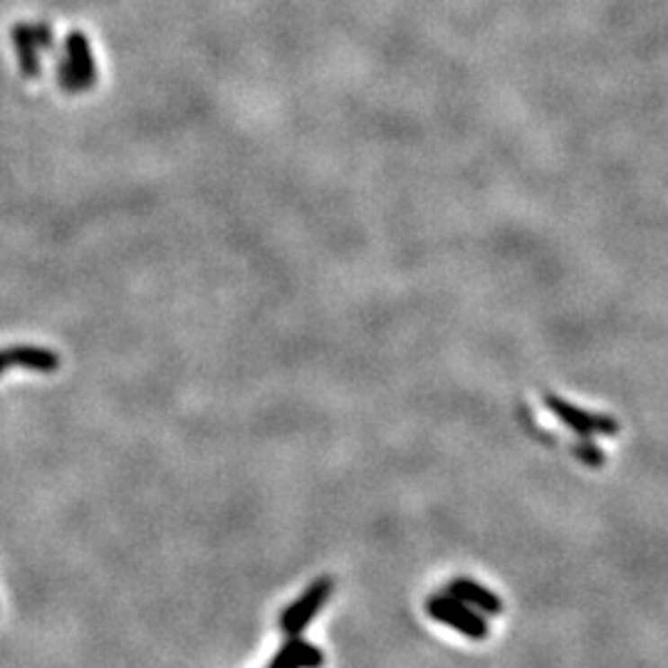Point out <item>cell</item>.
I'll use <instances>...</instances> for the list:
<instances>
[{
	"instance_id": "cell-1",
	"label": "cell",
	"mask_w": 668,
	"mask_h": 668,
	"mask_svg": "<svg viewBox=\"0 0 668 668\" xmlns=\"http://www.w3.org/2000/svg\"><path fill=\"white\" fill-rule=\"evenodd\" d=\"M65 48H67V58L62 60L60 67L62 87L67 92H82L92 87L97 70H94V60H92L90 40L82 32H72Z\"/></svg>"
},
{
	"instance_id": "cell-2",
	"label": "cell",
	"mask_w": 668,
	"mask_h": 668,
	"mask_svg": "<svg viewBox=\"0 0 668 668\" xmlns=\"http://www.w3.org/2000/svg\"><path fill=\"white\" fill-rule=\"evenodd\" d=\"M429 614L441 624H449L460 634H466L470 638H483L488 634V624L485 619H480V614H476L473 609H468V604H463L460 599L456 597H433L429 601Z\"/></svg>"
},
{
	"instance_id": "cell-3",
	"label": "cell",
	"mask_w": 668,
	"mask_h": 668,
	"mask_svg": "<svg viewBox=\"0 0 668 668\" xmlns=\"http://www.w3.org/2000/svg\"><path fill=\"white\" fill-rule=\"evenodd\" d=\"M329 592H332V582H329L327 577L317 579V582H315V584H312L292 607H288L282 611L280 624H282V628L288 631L289 637H298L299 631L307 627L309 621H312V617L319 611V607L327 601Z\"/></svg>"
},
{
	"instance_id": "cell-4",
	"label": "cell",
	"mask_w": 668,
	"mask_h": 668,
	"mask_svg": "<svg viewBox=\"0 0 668 668\" xmlns=\"http://www.w3.org/2000/svg\"><path fill=\"white\" fill-rule=\"evenodd\" d=\"M15 50L21 55L22 72L28 77H35L40 72L38 65V50H48L52 42V32L48 25H18L13 31Z\"/></svg>"
},
{
	"instance_id": "cell-5",
	"label": "cell",
	"mask_w": 668,
	"mask_h": 668,
	"mask_svg": "<svg viewBox=\"0 0 668 668\" xmlns=\"http://www.w3.org/2000/svg\"><path fill=\"white\" fill-rule=\"evenodd\" d=\"M32 371H55L60 367V357L50 350H40V347H11V350H0V374L8 370Z\"/></svg>"
},
{
	"instance_id": "cell-6",
	"label": "cell",
	"mask_w": 668,
	"mask_h": 668,
	"mask_svg": "<svg viewBox=\"0 0 668 668\" xmlns=\"http://www.w3.org/2000/svg\"><path fill=\"white\" fill-rule=\"evenodd\" d=\"M322 664H325V656L317 648L302 638L289 637L288 644L275 654L270 668H319Z\"/></svg>"
},
{
	"instance_id": "cell-7",
	"label": "cell",
	"mask_w": 668,
	"mask_h": 668,
	"mask_svg": "<svg viewBox=\"0 0 668 668\" xmlns=\"http://www.w3.org/2000/svg\"><path fill=\"white\" fill-rule=\"evenodd\" d=\"M450 597L460 599L463 604H473V607L483 609L485 614H500L503 611V601L490 589L480 587L470 579H456L450 584Z\"/></svg>"
},
{
	"instance_id": "cell-8",
	"label": "cell",
	"mask_w": 668,
	"mask_h": 668,
	"mask_svg": "<svg viewBox=\"0 0 668 668\" xmlns=\"http://www.w3.org/2000/svg\"><path fill=\"white\" fill-rule=\"evenodd\" d=\"M549 406L555 409L557 416L567 421L569 426H574L582 433H589V431H617V423H611L609 419H594V416H587V414H582L574 406H569V404H562L559 399H549Z\"/></svg>"
}]
</instances>
